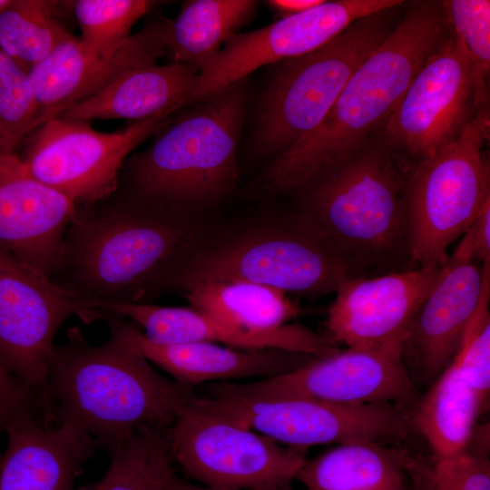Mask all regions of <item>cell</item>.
<instances>
[{
  "label": "cell",
  "mask_w": 490,
  "mask_h": 490,
  "mask_svg": "<svg viewBox=\"0 0 490 490\" xmlns=\"http://www.w3.org/2000/svg\"><path fill=\"white\" fill-rule=\"evenodd\" d=\"M174 111L132 122L114 132L95 131L88 122L54 117L24 139L20 157L32 175L75 206L111 196L129 154L169 122Z\"/></svg>",
  "instance_id": "obj_9"
},
{
  "label": "cell",
  "mask_w": 490,
  "mask_h": 490,
  "mask_svg": "<svg viewBox=\"0 0 490 490\" xmlns=\"http://www.w3.org/2000/svg\"><path fill=\"white\" fill-rule=\"evenodd\" d=\"M128 339L149 361L180 384L193 387L213 380L270 378L305 365L315 357L281 349H241L211 342L159 345L132 321L121 318Z\"/></svg>",
  "instance_id": "obj_22"
},
{
  "label": "cell",
  "mask_w": 490,
  "mask_h": 490,
  "mask_svg": "<svg viewBox=\"0 0 490 490\" xmlns=\"http://www.w3.org/2000/svg\"><path fill=\"white\" fill-rule=\"evenodd\" d=\"M204 397L306 398L342 405L392 404L406 408L416 397L402 357L348 348L314 358L289 373L249 383H213Z\"/></svg>",
  "instance_id": "obj_13"
},
{
  "label": "cell",
  "mask_w": 490,
  "mask_h": 490,
  "mask_svg": "<svg viewBox=\"0 0 490 490\" xmlns=\"http://www.w3.org/2000/svg\"><path fill=\"white\" fill-rule=\"evenodd\" d=\"M56 6L54 1L12 0L0 12V49L26 72L73 36Z\"/></svg>",
  "instance_id": "obj_29"
},
{
  "label": "cell",
  "mask_w": 490,
  "mask_h": 490,
  "mask_svg": "<svg viewBox=\"0 0 490 490\" xmlns=\"http://www.w3.org/2000/svg\"><path fill=\"white\" fill-rule=\"evenodd\" d=\"M168 20L153 21L111 56L99 55L72 36L28 72L37 104V127L98 93L124 73L167 55ZM35 130V129H34Z\"/></svg>",
  "instance_id": "obj_17"
},
{
  "label": "cell",
  "mask_w": 490,
  "mask_h": 490,
  "mask_svg": "<svg viewBox=\"0 0 490 490\" xmlns=\"http://www.w3.org/2000/svg\"><path fill=\"white\" fill-rule=\"evenodd\" d=\"M489 275L490 262L483 264L474 258L466 237L442 262L403 348L410 351L426 379L438 377L453 360Z\"/></svg>",
  "instance_id": "obj_18"
},
{
  "label": "cell",
  "mask_w": 490,
  "mask_h": 490,
  "mask_svg": "<svg viewBox=\"0 0 490 490\" xmlns=\"http://www.w3.org/2000/svg\"><path fill=\"white\" fill-rule=\"evenodd\" d=\"M172 458L190 477L216 490H255L290 483L303 449L285 447L231 420L183 409L170 428Z\"/></svg>",
  "instance_id": "obj_11"
},
{
  "label": "cell",
  "mask_w": 490,
  "mask_h": 490,
  "mask_svg": "<svg viewBox=\"0 0 490 490\" xmlns=\"http://www.w3.org/2000/svg\"><path fill=\"white\" fill-rule=\"evenodd\" d=\"M242 81L196 103L168 126L169 121L147 149L125 161L117 190L198 220L200 211L232 193L246 109Z\"/></svg>",
  "instance_id": "obj_5"
},
{
  "label": "cell",
  "mask_w": 490,
  "mask_h": 490,
  "mask_svg": "<svg viewBox=\"0 0 490 490\" xmlns=\"http://www.w3.org/2000/svg\"><path fill=\"white\" fill-rule=\"evenodd\" d=\"M355 279L295 211L214 231L207 223L178 260L169 293L203 282L240 280L309 298Z\"/></svg>",
  "instance_id": "obj_6"
},
{
  "label": "cell",
  "mask_w": 490,
  "mask_h": 490,
  "mask_svg": "<svg viewBox=\"0 0 490 490\" xmlns=\"http://www.w3.org/2000/svg\"><path fill=\"white\" fill-rule=\"evenodd\" d=\"M490 275L486 278L479 305L463 335L454 357L466 383L485 405L490 387Z\"/></svg>",
  "instance_id": "obj_33"
},
{
  "label": "cell",
  "mask_w": 490,
  "mask_h": 490,
  "mask_svg": "<svg viewBox=\"0 0 490 490\" xmlns=\"http://www.w3.org/2000/svg\"><path fill=\"white\" fill-rule=\"evenodd\" d=\"M474 258L481 262H490V199L484 204L471 227L466 231Z\"/></svg>",
  "instance_id": "obj_35"
},
{
  "label": "cell",
  "mask_w": 490,
  "mask_h": 490,
  "mask_svg": "<svg viewBox=\"0 0 490 490\" xmlns=\"http://www.w3.org/2000/svg\"><path fill=\"white\" fill-rule=\"evenodd\" d=\"M255 490H294V489L290 486V483H288V484H280V485H276L270 487L255 489Z\"/></svg>",
  "instance_id": "obj_39"
},
{
  "label": "cell",
  "mask_w": 490,
  "mask_h": 490,
  "mask_svg": "<svg viewBox=\"0 0 490 490\" xmlns=\"http://www.w3.org/2000/svg\"><path fill=\"white\" fill-rule=\"evenodd\" d=\"M148 0H78L73 11L79 39L92 52L113 55L131 36L133 24L155 5Z\"/></svg>",
  "instance_id": "obj_30"
},
{
  "label": "cell",
  "mask_w": 490,
  "mask_h": 490,
  "mask_svg": "<svg viewBox=\"0 0 490 490\" xmlns=\"http://www.w3.org/2000/svg\"><path fill=\"white\" fill-rule=\"evenodd\" d=\"M205 224L116 190L75 207L50 279L88 321L106 306L150 303L168 293L179 259Z\"/></svg>",
  "instance_id": "obj_1"
},
{
  "label": "cell",
  "mask_w": 490,
  "mask_h": 490,
  "mask_svg": "<svg viewBox=\"0 0 490 490\" xmlns=\"http://www.w3.org/2000/svg\"><path fill=\"white\" fill-rule=\"evenodd\" d=\"M191 307L230 326L269 331L287 324L299 309L285 291L248 281L203 282L187 288Z\"/></svg>",
  "instance_id": "obj_26"
},
{
  "label": "cell",
  "mask_w": 490,
  "mask_h": 490,
  "mask_svg": "<svg viewBox=\"0 0 490 490\" xmlns=\"http://www.w3.org/2000/svg\"><path fill=\"white\" fill-rule=\"evenodd\" d=\"M409 457L377 441L344 443L306 459L296 479L308 490H407Z\"/></svg>",
  "instance_id": "obj_24"
},
{
  "label": "cell",
  "mask_w": 490,
  "mask_h": 490,
  "mask_svg": "<svg viewBox=\"0 0 490 490\" xmlns=\"http://www.w3.org/2000/svg\"><path fill=\"white\" fill-rule=\"evenodd\" d=\"M197 80V70L176 62L140 66L72 105L59 117L88 122L116 119L138 122L165 111L176 112L186 106Z\"/></svg>",
  "instance_id": "obj_23"
},
{
  "label": "cell",
  "mask_w": 490,
  "mask_h": 490,
  "mask_svg": "<svg viewBox=\"0 0 490 490\" xmlns=\"http://www.w3.org/2000/svg\"><path fill=\"white\" fill-rule=\"evenodd\" d=\"M37 114L27 72L0 49V151L15 152L37 128Z\"/></svg>",
  "instance_id": "obj_31"
},
{
  "label": "cell",
  "mask_w": 490,
  "mask_h": 490,
  "mask_svg": "<svg viewBox=\"0 0 490 490\" xmlns=\"http://www.w3.org/2000/svg\"><path fill=\"white\" fill-rule=\"evenodd\" d=\"M97 312H109L143 328L144 337L159 345L211 342L241 349H281L325 358L339 350L328 336L297 324H285L269 331H251L220 322L191 307H165L152 303L110 305Z\"/></svg>",
  "instance_id": "obj_20"
},
{
  "label": "cell",
  "mask_w": 490,
  "mask_h": 490,
  "mask_svg": "<svg viewBox=\"0 0 490 490\" xmlns=\"http://www.w3.org/2000/svg\"><path fill=\"white\" fill-rule=\"evenodd\" d=\"M453 31L471 57L475 79V112L489 110L486 78L490 70V1L448 0L442 2Z\"/></svg>",
  "instance_id": "obj_32"
},
{
  "label": "cell",
  "mask_w": 490,
  "mask_h": 490,
  "mask_svg": "<svg viewBox=\"0 0 490 490\" xmlns=\"http://www.w3.org/2000/svg\"><path fill=\"white\" fill-rule=\"evenodd\" d=\"M24 415L10 422L0 457V490H74L98 443L78 427Z\"/></svg>",
  "instance_id": "obj_21"
},
{
  "label": "cell",
  "mask_w": 490,
  "mask_h": 490,
  "mask_svg": "<svg viewBox=\"0 0 490 490\" xmlns=\"http://www.w3.org/2000/svg\"><path fill=\"white\" fill-rule=\"evenodd\" d=\"M170 428L137 429L111 454L112 462L103 478L79 490H166L176 475Z\"/></svg>",
  "instance_id": "obj_28"
},
{
  "label": "cell",
  "mask_w": 490,
  "mask_h": 490,
  "mask_svg": "<svg viewBox=\"0 0 490 490\" xmlns=\"http://www.w3.org/2000/svg\"><path fill=\"white\" fill-rule=\"evenodd\" d=\"M450 24L442 3H421L352 74L321 122L248 185L251 196L296 193L356 154L383 125Z\"/></svg>",
  "instance_id": "obj_2"
},
{
  "label": "cell",
  "mask_w": 490,
  "mask_h": 490,
  "mask_svg": "<svg viewBox=\"0 0 490 490\" xmlns=\"http://www.w3.org/2000/svg\"><path fill=\"white\" fill-rule=\"evenodd\" d=\"M323 2L324 0H271L267 4L283 18L309 10Z\"/></svg>",
  "instance_id": "obj_37"
},
{
  "label": "cell",
  "mask_w": 490,
  "mask_h": 490,
  "mask_svg": "<svg viewBox=\"0 0 490 490\" xmlns=\"http://www.w3.org/2000/svg\"><path fill=\"white\" fill-rule=\"evenodd\" d=\"M433 490H490V463L485 451L470 450L432 466Z\"/></svg>",
  "instance_id": "obj_34"
},
{
  "label": "cell",
  "mask_w": 490,
  "mask_h": 490,
  "mask_svg": "<svg viewBox=\"0 0 490 490\" xmlns=\"http://www.w3.org/2000/svg\"><path fill=\"white\" fill-rule=\"evenodd\" d=\"M189 407L298 449L399 437L411 426L410 413L392 404L342 405L306 398L203 397L196 394Z\"/></svg>",
  "instance_id": "obj_10"
},
{
  "label": "cell",
  "mask_w": 490,
  "mask_h": 490,
  "mask_svg": "<svg viewBox=\"0 0 490 490\" xmlns=\"http://www.w3.org/2000/svg\"><path fill=\"white\" fill-rule=\"evenodd\" d=\"M83 307L0 247V364L41 395L60 327Z\"/></svg>",
  "instance_id": "obj_15"
},
{
  "label": "cell",
  "mask_w": 490,
  "mask_h": 490,
  "mask_svg": "<svg viewBox=\"0 0 490 490\" xmlns=\"http://www.w3.org/2000/svg\"><path fill=\"white\" fill-rule=\"evenodd\" d=\"M406 474L408 478L407 490H433L432 466L425 461L409 457Z\"/></svg>",
  "instance_id": "obj_36"
},
{
  "label": "cell",
  "mask_w": 490,
  "mask_h": 490,
  "mask_svg": "<svg viewBox=\"0 0 490 490\" xmlns=\"http://www.w3.org/2000/svg\"><path fill=\"white\" fill-rule=\"evenodd\" d=\"M399 0L324 1L248 33L233 34L198 72L186 105L242 81L256 69L310 53L356 21L402 5Z\"/></svg>",
  "instance_id": "obj_14"
},
{
  "label": "cell",
  "mask_w": 490,
  "mask_h": 490,
  "mask_svg": "<svg viewBox=\"0 0 490 490\" xmlns=\"http://www.w3.org/2000/svg\"><path fill=\"white\" fill-rule=\"evenodd\" d=\"M12 0H0V12L3 11Z\"/></svg>",
  "instance_id": "obj_40"
},
{
  "label": "cell",
  "mask_w": 490,
  "mask_h": 490,
  "mask_svg": "<svg viewBox=\"0 0 490 490\" xmlns=\"http://www.w3.org/2000/svg\"><path fill=\"white\" fill-rule=\"evenodd\" d=\"M489 111L475 113L452 142L415 165L405 186L411 268L437 267L490 199L483 151Z\"/></svg>",
  "instance_id": "obj_7"
},
{
  "label": "cell",
  "mask_w": 490,
  "mask_h": 490,
  "mask_svg": "<svg viewBox=\"0 0 490 490\" xmlns=\"http://www.w3.org/2000/svg\"><path fill=\"white\" fill-rule=\"evenodd\" d=\"M166 490H216L210 487H201L188 484L175 475L167 486Z\"/></svg>",
  "instance_id": "obj_38"
},
{
  "label": "cell",
  "mask_w": 490,
  "mask_h": 490,
  "mask_svg": "<svg viewBox=\"0 0 490 490\" xmlns=\"http://www.w3.org/2000/svg\"><path fill=\"white\" fill-rule=\"evenodd\" d=\"M440 268H415L346 280L336 290L328 311V336L348 348L382 350L403 358L411 323Z\"/></svg>",
  "instance_id": "obj_16"
},
{
  "label": "cell",
  "mask_w": 490,
  "mask_h": 490,
  "mask_svg": "<svg viewBox=\"0 0 490 490\" xmlns=\"http://www.w3.org/2000/svg\"><path fill=\"white\" fill-rule=\"evenodd\" d=\"M469 54L450 31L414 77L383 123L384 143L416 162L454 142L476 113Z\"/></svg>",
  "instance_id": "obj_12"
},
{
  "label": "cell",
  "mask_w": 490,
  "mask_h": 490,
  "mask_svg": "<svg viewBox=\"0 0 490 490\" xmlns=\"http://www.w3.org/2000/svg\"><path fill=\"white\" fill-rule=\"evenodd\" d=\"M99 318L110 328L106 342L92 345L79 328H69L54 346L41 396L54 420L78 427L111 455L140 427H171L196 393L152 368L121 317L99 312Z\"/></svg>",
  "instance_id": "obj_3"
},
{
  "label": "cell",
  "mask_w": 490,
  "mask_h": 490,
  "mask_svg": "<svg viewBox=\"0 0 490 490\" xmlns=\"http://www.w3.org/2000/svg\"><path fill=\"white\" fill-rule=\"evenodd\" d=\"M406 180L384 142L367 143L298 195L294 209L354 278L411 270Z\"/></svg>",
  "instance_id": "obj_4"
},
{
  "label": "cell",
  "mask_w": 490,
  "mask_h": 490,
  "mask_svg": "<svg viewBox=\"0 0 490 490\" xmlns=\"http://www.w3.org/2000/svg\"><path fill=\"white\" fill-rule=\"evenodd\" d=\"M75 205L0 151V247L51 278Z\"/></svg>",
  "instance_id": "obj_19"
},
{
  "label": "cell",
  "mask_w": 490,
  "mask_h": 490,
  "mask_svg": "<svg viewBox=\"0 0 490 490\" xmlns=\"http://www.w3.org/2000/svg\"><path fill=\"white\" fill-rule=\"evenodd\" d=\"M258 2L251 0H192L167 22L165 44L172 62L199 72L238 28L253 16Z\"/></svg>",
  "instance_id": "obj_27"
},
{
  "label": "cell",
  "mask_w": 490,
  "mask_h": 490,
  "mask_svg": "<svg viewBox=\"0 0 490 490\" xmlns=\"http://www.w3.org/2000/svg\"><path fill=\"white\" fill-rule=\"evenodd\" d=\"M385 12L361 18L306 54L280 62L263 93L256 145L277 154L312 132L343 87L388 34Z\"/></svg>",
  "instance_id": "obj_8"
},
{
  "label": "cell",
  "mask_w": 490,
  "mask_h": 490,
  "mask_svg": "<svg viewBox=\"0 0 490 490\" xmlns=\"http://www.w3.org/2000/svg\"><path fill=\"white\" fill-rule=\"evenodd\" d=\"M484 407L453 359L415 403L410 422L426 438L436 460H446L465 452Z\"/></svg>",
  "instance_id": "obj_25"
}]
</instances>
